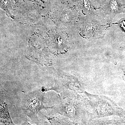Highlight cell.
Returning <instances> with one entry per match:
<instances>
[{
  "instance_id": "2",
  "label": "cell",
  "mask_w": 125,
  "mask_h": 125,
  "mask_svg": "<svg viewBox=\"0 0 125 125\" xmlns=\"http://www.w3.org/2000/svg\"><path fill=\"white\" fill-rule=\"evenodd\" d=\"M54 84L50 88H44L46 92L54 91L60 94L66 92H73L78 94H84L86 85L83 78L75 72H66L54 70L53 72Z\"/></svg>"
},
{
  "instance_id": "6",
  "label": "cell",
  "mask_w": 125,
  "mask_h": 125,
  "mask_svg": "<svg viewBox=\"0 0 125 125\" xmlns=\"http://www.w3.org/2000/svg\"><path fill=\"white\" fill-rule=\"evenodd\" d=\"M48 119L51 125H73L77 124L74 122L62 116L49 118Z\"/></svg>"
},
{
  "instance_id": "3",
  "label": "cell",
  "mask_w": 125,
  "mask_h": 125,
  "mask_svg": "<svg viewBox=\"0 0 125 125\" xmlns=\"http://www.w3.org/2000/svg\"><path fill=\"white\" fill-rule=\"evenodd\" d=\"M84 94L91 107L92 121L112 116L120 117L125 116V110L108 97L92 94L86 91Z\"/></svg>"
},
{
  "instance_id": "1",
  "label": "cell",
  "mask_w": 125,
  "mask_h": 125,
  "mask_svg": "<svg viewBox=\"0 0 125 125\" xmlns=\"http://www.w3.org/2000/svg\"><path fill=\"white\" fill-rule=\"evenodd\" d=\"M53 106L57 113L77 124L88 125L92 121V110L85 94L64 92L59 94Z\"/></svg>"
},
{
  "instance_id": "8",
  "label": "cell",
  "mask_w": 125,
  "mask_h": 125,
  "mask_svg": "<svg viewBox=\"0 0 125 125\" xmlns=\"http://www.w3.org/2000/svg\"><path fill=\"white\" fill-rule=\"evenodd\" d=\"M119 23L121 28L125 31V19L121 21Z\"/></svg>"
},
{
  "instance_id": "7",
  "label": "cell",
  "mask_w": 125,
  "mask_h": 125,
  "mask_svg": "<svg viewBox=\"0 0 125 125\" xmlns=\"http://www.w3.org/2000/svg\"><path fill=\"white\" fill-rule=\"evenodd\" d=\"M108 6L111 10L115 13L125 12V9L120 6L117 0H109Z\"/></svg>"
},
{
  "instance_id": "9",
  "label": "cell",
  "mask_w": 125,
  "mask_h": 125,
  "mask_svg": "<svg viewBox=\"0 0 125 125\" xmlns=\"http://www.w3.org/2000/svg\"><path fill=\"white\" fill-rule=\"evenodd\" d=\"M123 76L124 77V79H125V71L124 72V73H123Z\"/></svg>"
},
{
  "instance_id": "5",
  "label": "cell",
  "mask_w": 125,
  "mask_h": 125,
  "mask_svg": "<svg viewBox=\"0 0 125 125\" xmlns=\"http://www.w3.org/2000/svg\"><path fill=\"white\" fill-rule=\"evenodd\" d=\"M0 125H14L10 116L8 105L5 102L0 104Z\"/></svg>"
},
{
  "instance_id": "4",
  "label": "cell",
  "mask_w": 125,
  "mask_h": 125,
  "mask_svg": "<svg viewBox=\"0 0 125 125\" xmlns=\"http://www.w3.org/2000/svg\"><path fill=\"white\" fill-rule=\"evenodd\" d=\"M30 92L24 96L21 102V107L24 113L27 116L35 123L39 121L38 113L42 109L53 108L45 107L44 105L46 91L44 88Z\"/></svg>"
}]
</instances>
